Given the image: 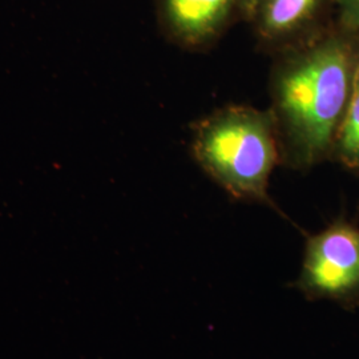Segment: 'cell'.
<instances>
[{
    "label": "cell",
    "mask_w": 359,
    "mask_h": 359,
    "mask_svg": "<svg viewBox=\"0 0 359 359\" xmlns=\"http://www.w3.org/2000/svg\"><path fill=\"white\" fill-rule=\"evenodd\" d=\"M193 158L231 198L277 209L269 196L281 154L273 116L249 105H228L192 126Z\"/></svg>",
    "instance_id": "obj_2"
},
{
    "label": "cell",
    "mask_w": 359,
    "mask_h": 359,
    "mask_svg": "<svg viewBox=\"0 0 359 359\" xmlns=\"http://www.w3.org/2000/svg\"><path fill=\"white\" fill-rule=\"evenodd\" d=\"M335 23L348 35L359 40V0H334Z\"/></svg>",
    "instance_id": "obj_7"
},
{
    "label": "cell",
    "mask_w": 359,
    "mask_h": 359,
    "mask_svg": "<svg viewBox=\"0 0 359 359\" xmlns=\"http://www.w3.org/2000/svg\"><path fill=\"white\" fill-rule=\"evenodd\" d=\"M332 157L347 169L359 172V56L346 111L337 132Z\"/></svg>",
    "instance_id": "obj_6"
},
{
    "label": "cell",
    "mask_w": 359,
    "mask_h": 359,
    "mask_svg": "<svg viewBox=\"0 0 359 359\" xmlns=\"http://www.w3.org/2000/svg\"><path fill=\"white\" fill-rule=\"evenodd\" d=\"M334 0H249L245 22L270 55L311 38L323 27Z\"/></svg>",
    "instance_id": "obj_5"
},
{
    "label": "cell",
    "mask_w": 359,
    "mask_h": 359,
    "mask_svg": "<svg viewBox=\"0 0 359 359\" xmlns=\"http://www.w3.org/2000/svg\"><path fill=\"white\" fill-rule=\"evenodd\" d=\"M358 56V39L335 22L273 55L269 111L281 165L304 170L332 158Z\"/></svg>",
    "instance_id": "obj_1"
},
{
    "label": "cell",
    "mask_w": 359,
    "mask_h": 359,
    "mask_svg": "<svg viewBox=\"0 0 359 359\" xmlns=\"http://www.w3.org/2000/svg\"><path fill=\"white\" fill-rule=\"evenodd\" d=\"M249 0H154L161 34L182 50L212 48L231 27L246 19Z\"/></svg>",
    "instance_id": "obj_4"
},
{
    "label": "cell",
    "mask_w": 359,
    "mask_h": 359,
    "mask_svg": "<svg viewBox=\"0 0 359 359\" xmlns=\"http://www.w3.org/2000/svg\"><path fill=\"white\" fill-rule=\"evenodd\" d=\"M292 286L309 301L329 299L359 308V226L338 218L308 236L299 277Z\"/></svg>",
    "instance_id": "obj_3"
}]
</instances>
